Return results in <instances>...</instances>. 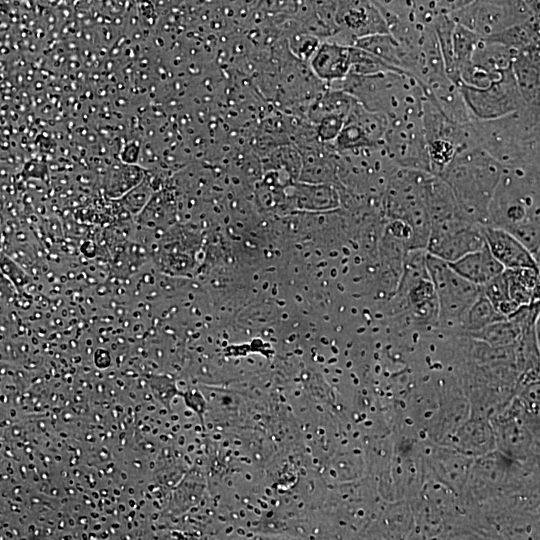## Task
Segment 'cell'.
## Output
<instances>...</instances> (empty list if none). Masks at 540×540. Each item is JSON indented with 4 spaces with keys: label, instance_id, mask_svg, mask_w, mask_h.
Returning <instances> with one entry per match:
<instances>
[{
    "label": "cell",
    "instance_id": "6da1fadb",
    "mask_svg": "<svg viewBox=\"0 0 540 540\" xmlns=\"http://www.w3.org/2000/svg\"><path fill=\"white\" fill-rule=\"evenodd\" d=\"M504 165L479 146L459 152L438 175L451 188L462 217L489 225V206Z\"/></svg>",
    "mask_w": 540,
    "mask_h": 540
},
{
    "label": "cell",
    "instance_id": "7a4b0ae2",
    "mask_svg": "<svg viewBox=\"0 0 540 540\" xmlns=\"http://www.w3.org/2000/svg\"><path fill=\"white\" fill-rule=\"evenodd\" d=\"M432 173L399 167L386 183L385 204L394 220L405 222L412 231L409 250L426 249L431 231L427 185Z\"/></svg>",
    "mask_w": 540,
    "mask_h": 540
},
{
    "label": "cell",
    "instance_id": "3957f363",
    "mask_svg": "<svg viewBox=\"0 0 540 540\" xmlns=\"http://www.w3.org/2000/svg\"><path fill=\"white\" fill-rule=\"evenodd\" d=\"M449 15L481 38L493 37L534 17L528 0H472Z\"/></svg>",
    "mask_w": 540,
    "mask_h": 540
},
{
    "label": "cell",
    "instance_id": "277c9868",
    "mask_svg": "<svg viewBox=\"0 0 540 540\" xmlns=\"http://www.w3.org/2000/svg\"><path fill=\"white\" fill-rule=\"evenodd\" d=\"M426 266L437 295L438 318L446 324L462 325L468 309L482 293V287L466 280L448 262L428 252Z\"/></svg>",
    "mask_w": 540,
    "mask_h": 540
},
{
    "label": "cell",
    "instance_id": "5b68a950",
    "mask_svg": "<svg viewBox=\"0 0 540 540\" xmlns=\"http://www.w3.org/2000/svg\"><path fill=\"white\" fill-rule=\"evenodd\" d=\"M422 116L388 120L383 147L397 166L432 173Z\"/></svg>",
    "mask_w": 540,
    "mask_h": 540
},
{
    "label": "cell",
    "instance_id": "8992f818",
    "mask_svg": "<svg viewBox=\"0 0 540 540\" xmlns=\"http://www.w3.org/2000/svg\"><path fill=\"white\" fill-rule=\"evenodd\" d=\"M474 119L491 120L512 114L524 100L512 68L501 78L482 88L457 85Z\"/></svg>",
    "mask_w": 540,
    "mask_h": 540
},
{
    "label": "cell",
    "instance_id": "52a82bcc",
    "mask_svg": "<svg viewBox=\"0 0 540 540\" xmlns=\"http://www.w3.org/2000/svg\"><path fill=\"white\" fill-rule=\"evenodd\" d=\"M485 244L483 225L455 216L432 223L426 251L451 263Z\"/></svg>",
    "mask_w": 540,
    "mask_h": 540
},
{
    "label": "cell",
    "instance_id": "ba28073f",
    "mask_svg": "<svg viewBox=\"0 0 540 540\" xmlns=\"http://www.w3.org/2000/svg\"><path fill=\"white\" fill-rule=\"evenodd\" d=\"M387 128L385 114L368 110L356 99L337 136L338 146L350 150L383 145Z\"/></svg>",
    "mask_w": 540,
    "mask_h": 540
},
{
    "label": "cell",
    "instance_id": "9c48e42d",
    "mask_svg": "<svg viewBox=\"0 0 540 540\" xmlns=\"http://www.w3.org/2000/svg\"><path fill=\"white\" fill-rule=\"evenodd\" d=\"M484 236L491 253L505 269L539 268L529 249L507 230L486 225Z\"/></svg>",
    "mask_w": 540,
    "mask_h": 540
},
{
    "label": "cell",
    "instance_id": "30bf717a",
    "mask_svg": "<svg viewBox=\"0 0 540 540\" xmlns=\"http://www.w3.org/2000/svg\"><path fill=\"white\" fill-rule=\"evenodd\" d=\"M449 264L460 276L479 286L485 285L505 270L487 244Z\"/></svg>",
    "mask_w": 540,
    "mask_h": 540
},
{
    "label": "cell",
    "instance_id": "8fae6325",
    "mask_svg": "<svg viewBox=\"0 0 540 540\" xmlns=\"http://www.w3.org/2000/svg\"><path fill=\"white\" fill-rule=\"evenodd\" d=\"M351 46L324 43L312 59V66L317 75L328 81L346 78L351 70Z\"/></svg>",
    "mask_w": 540,
    "mask_h": 540
},
{
    "label": "cell",
    "instance_id": "7c38bea8",
    "mask_svg": "<svg viewBox=\"0 0 540 540\" xmlns=\"http://www.w3.org/2000/svg\"><path fill=\"white\" fill-rule=\"evenodd\" d=\"M539 269L517 268L504 270L510 299L519 306L527 305L533 301V290L538 279Z\"/></svg>",
    "mask_w": 540,
    "mask_h": 540
},
{
    "label": "cell",
    "instance_id": "4fadbf2b",
    "mask_svg": "<svg viewBox=\"0 0 540 540\" xmlns=\"http://www.w3.org/2000/svg\"><path fill=\"white\" fill-rule=\"evenodd\" d=\"M522 332L523 328L520 323L509 317L492 323L479 331L471 333V335L491 346L498 347L514 343L522 335Z\"/></svg>",
    "mask_w": 540,
    "mask_h": 540
},
{
    "label": "cell",
    "instance_id": "5bb4252c",
    "mask_svg": "<svg viewBox=\"0 0 540 540\" xmlns=\"http://www.w3.org/2000/svg\"><path fill=\"white\" fill-rule=\"evenodd\" d=\"M503 319L506 317L481 293L468 309L461 326L471 334Z\"/></svg>",
    "mask_w": 540,
    "mask_h": 540
},
{
    "label": "cell",
    "instance_id": "9a60e30c",
    "mask_svg": "<svg viewBox=\"0 0 540 540\" xmlns=\"http://www.w3.org/2000/svg\"><path fill=\"white\" fill-rule=\"evenodd\" d=\"M533 301H540V269L538 279L533 290Z\"/></svg>",
    "mask_w": 540,
    "mask_h": 540
},
{
    "label": "cell",
    "instance_id": "2e32d148",
    "mask_svg": "<svg viewBox=\"0 0 540 540\" xmlns=\"http://www.w3.org/2000/svg\"><path fill=\"white\" fill-rule=\"evenodd\" d=\"M539 89H540V56H539Z\"/></svg>",
    "mask_w": 540,
    "mask_h": 540
}]
</instances>
